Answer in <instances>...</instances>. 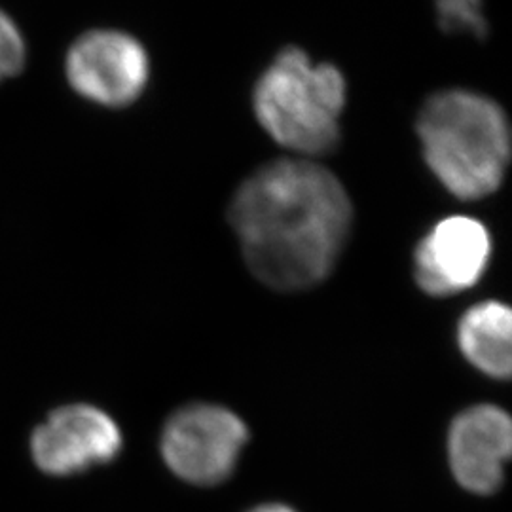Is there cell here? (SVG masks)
I'll return each instance as SVG.
<instances>
[{
  "instance_id": "4",
  "label": "cell",
  "mask_w": 512,
  "mask_h": 512,
  "mask_svg": "<svg viewBox=\"0 0 512 512\" xmlns=\"http://www.w3.org/2000/svg\"><path fill=\"white\" fill-rule=\"evenodd\" d=\"M247 439V425L234 412L213 404H196L167 421L162 456L179 478L213 486L232 475Z\"/></svg>"
},
{
  "instance_id": "2",
  "label": "cell",
  "mask_w": 512,
  "mask_h": 512,
  "mask_svg": "<svg viewBox=\"0 0 512 512\" xmlns=\"http://www.w3.org/2000/svg\"><path fill=\"white\" fill-rule=\"evenodd\" d=\"M418 133L425 162L454 196L478 200L499 188L511 160V131L492 99L437 93L421 109Z\"/></svg>"
},
{
  "instance_id": "1",
  "label": "cell",
  "mask_w": 512,
  "mask_h": 512,
  "mask_svg": "<svg viewBox=\"0 0 512 512\" xmlns=\"http://www.w3.org/2000/svg\"><path fill=\"white\" fill-rule=\"evenodd\" d=\"M228 215L251 272L277 291L323 281L346 245L353 217L342 183L308 160L258 169L239 186Z\"/></svg>"
},
{
  "instance_id": "5",
  "label": "cell",
  "mask_w": 512,
  "mask_h": 512,
  "mask_svg": "<svg viewBox=\"0 0 512 512\" xmlns=\"http://www.w3.org/2000/svg\"><path fill=\"white\" fill-rule=\"evenodd\" d=\"M29 450L46 475H80L120 454L122 431L107 412L90 404H69L38 425Z\"/></svg>"
},
{
  "instance_id": "9",
  "label": "cell",
  "mask_w": 512,
  "mask_h": 512,
  "mask_svg": "<svg viewBox=\"0 0 512 512\" xmlns=\"http://www.w3.org/2000/svg\"><path fill=\"white\" fill-rule=\"evenodd\" d=\"M461 353L490 378H509L512 370V313L505 304L482 302L459 321Z\"/></svg>"
},
{
  "instance_id": "6",
  "label": "cell",
  "mask_w": 512,
  "mask_h": 512,
  "mask_svg": "<svg viewBox=\"0 0 512 512\" xmlns=\"http://www.w3.org/2000/svg\"><path fill=\"white\" fill-rule=\"evenodd\" d=\"M145 48L118 31H93L78 38L67 55V78L82 97L105 107H124L145 90Z\"/></svg>"
},
{
  "instance_id": "7",
  "label": "cell",
  "mask_w": 512,
  "mask_h": 512,
  "mask_svg": "<svg viewBox=\"0 0 512 512\" xmlns=\"http://www.w3.org/2000/svg\"><path fill=\"white\" fill-rule=\"evenodd\" d=\"M492 253L490 234L471 217H448L421 239L414 275L421 291L450 296L471 289L484 274Z\"/></svg>"
},
{
  "instance_id": "10",
  "label": "cell",
  "mask_w": 512,
  "mask_h": 512,
  "mask_svg": "<svg viewBox=\"0 0 512 512\" xmlns=\"http://www.w3.org/2000/svg\"><path fill=\"white\" fill-rule=\"evenodd\" d=\"M440 27L448 33H471L482 38L486 35V18L482 0H435Z\"/></svg>"
},
{
  "instance_id": "8",
  "label": "cell",
  "mask_w": 512,
  "mask_h": 512,
  "mask_svg": "<svg viewBox=\"0 0 512 512\" xmlns=\"http://www.w3.org/2000/svg\"><path fill=\"white\" fill-rule=\"evenodd\" d=\"M509 416L490 404L465 410L450 427L448 458L461 488L478 495L499 490L511 458Z\"/></svg>"
},
{
  "instance_id": "11",
  "label": "cell",
  "mask_w": 512,
  "mask_h": 512,
  "mask_svg": "<svg viewBox=\"0 0 512 512\" xmlns=\"http://www.w3.org/2000/svg\"><path fill=\"white\" fill-rule=\"evenodd\" d=\"M25 65V40L18 25L0 12V82L12 78Z\"/></svg>"
},
{
  "instance_id": "3",
  "label": "cell",
  "mask_w": 512,
  "mask_h": 512,
  "mask_svg": "<svg viewBox=\"0 0 512 512\" xmlns=\"http://www.w3.org/2000/svg\"><path fill=\"white\" fill-rule=\"evenodd\" d=\"M346 80L329 63L313 65L298 48L283 50L255 88L260 126L281 147L325 154L338 145Z\"/></svg>"
},
{
  "instance_id": "12",
  "label": "cell",
  "mask_w": 512,
  "mask_h": 512,
  "mask_svg": "<svg viewBox=\"0 0 512 512\" xmlns=\"http://www.w3.org/2000/svg\"><path fill=\"white\" fill-rule=\"evenodd\" d=\"M251 512H296L291 509V507H287V505H262V507H256Z\"/></svg>"
}]
</instances>
